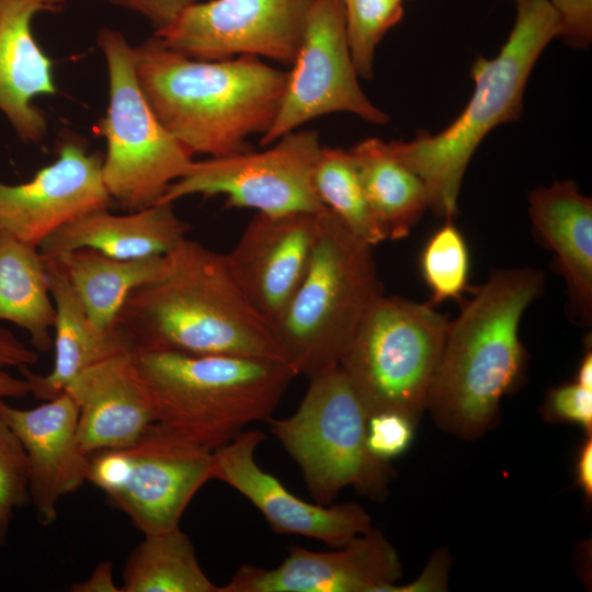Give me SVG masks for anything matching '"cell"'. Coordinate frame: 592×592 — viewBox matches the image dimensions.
<instances>
[{"label": "cell", "mask_w": 592, "mask_h": 592, "mask_svg": "<svg viewBox=\"0 0 592 592\" xmlns=\"http://www.w3.org/2000/svg\"><path fill=\"white\" fill-rule=\"evenodd\" d=\"M116 325L133 352L170 351L288 363L274 327L247 299L226 254L187 237L151 282L128 297Z\"/></svg>", "instance_id": "1"}, {"label": "cell", "mask_w": 592, "mask_h": 592, "mask_svg": "<svg viewBox=\"0 0 592 592\" xmlns=\"http://www.w3.org/2000/svg\"><path fill=\"white\" fill-rule=\"evenodd\" d=\"M139 86L162 125L189 150L220 157L250 150L278 112L287 72L259 57L200 60L159 37L134 47Z\"/></svg>", "instance_id": "2"}, {"label": "cell", "mask_w": 592, "mask_h": 592, "mask_svg": "<svg viewBox=\"0 0 592 592\" xmlns=\"http://www.w3.org/2000/svg\"><path fill=\"white\" fill-rule=\"evenodd\" d=\"M543 288L538 270L492 271L448 322L426 401L441 429L471 440L494 422L502 397L523 374L521 319Z\"/></svg>", "instance_id": "3"}, {"label": "cell", "mask_w": 592, "mask_h": 592, "mask_svg": "<svg viewBox=\"0 0 592 592\" xmlns=\"http://www.w3.org/2000/svg\"><path fill=\"white\" fill-rule=\"evenodd\" d=\"M514 26L499 54L476 58L473 94L463 112L435 135L419 134L410 141H390L392 153L425 184L430 207L452 221L466 168L483 138L496 126L520 117L530 73L559 23L548 0H511Z\"/></svg>", "instance_id": "4"}, {"label": "cell", "mask_w": 592, "mask_h": 592, "mask_svg": "<svg viewBox=\"0 0 592 592\" xmlns=\"http://www.w3.org/2000/svg\"><path fill=\"white\" fill-rule=\"evenodd\" d=\"M156 423L206 449L266 421L297 373L283 362L170 351L135 353Z\"/></svg>", "instance_id": "5"}, {"label": "cell", "mask_w": 592, "mask_h": 592, "mask_svg": "<svg viewBox=\"0 0 592 592\" xmlns=\"http://www.w3.org/2000/svg\"><path fill=\"white\" fill-rule=\"evenodd\" d=\"M379 295L373 247L326 208L307 271L274 327L297 375L311 378L339 365Z\"/></svg>", "instance_id": "6"}, {"label": "cell", "mask_w": 592, "mask_h": 592, "mask_svg": "<svg viewBox=\"0 0 592 592\" xmlns=\"http://www.w3.org/2000/svg\"><path fill=\"white\" fill-rule=\"evenodd\" d=\"M309 380L293 414L266 422L298 465L311 498L330 505L352 487L373 501L385 500L395 470L369 451L368 414L345 373L337 365Z\"/></svg>", "instance_id": "7"}, {"label": "cell", "mask_w": 592, "mask_h": 592, "mask_svg": "<svg viewBox=\"0 0 592 592\" xmlns=\"http://www.w3.org/2000/svg\"><path fill=\"white\" fill-rule=\"evenodd\" d=\"M448 322L430 305L400 296L373 301L339 364L368 417L396 412L418 423Z\"/></svg>", "instance_id": "8"}, {"label": "cell", "mask_w": 592, "mask_h": 592, "mask_svg": "<svg viewBox=\"0 0 592 592\" xmlns=\"http://www.w3.org/2000/svg\"><path fill=\"white\" fill-rule=\"evenodd\" d=\"M98 45L106 61L109 104L95 129L106 141L102 174L112 197L128 210L157 204L193 162V152L159 121L136 76L134 47L103 27Z\"/></svg>", "instance_id": "9"}, {"label": "cell", "mask_w": 592, "mask_h": 592, "mask_svg": "<svg viewBox=\"0 0 592 592\" xmlns=\"http://www.w3.org/2000/svg\"><path fill=\"white\" fill-rule=\"evenodd\" d=\"M87 480L144 535L164 532L212 480V451L155 422L134 443L91 454Z\"/></svg>", "instance_id": "10"}, {"label": "cell", "mask_w": 592, "mask_h": 592, "mask_svg": "<svg viewBox=\"0 0 592 592\" xmlns=\"http://www.w3.org/2000/svg\"><path fill=\"white\" fill-rule=\"evenodd\" d=\"M322 145L311 129L285 134L263 151L252 149L194 161L158 203L191 195L226 197L228 207L278 215L319 213L327 207L314 184Z\"/></svg>", "instance_id": "11"}, {"label": "cell", "mask_w": 592, "mask_h": 592, "mask_svg": "<svg viewBox=\"0 0 592 592\" xmlns=\"http://www.w3.org/2000/svg\"><path fill=\"white\" fill-rule=\"evenodd\" d=\"M285 92L260 144L270 146L319 116L346 112L383 125L388 115L358 83L345 27L344 0H312Z\"/></svg>", "instance_id": "12"}, {"label": "cell", "mask_w": 592, "mask_h": 592, "mask_svg": "<svg viewBox=\"0 0 592 592\" xmlns=\"http://www.w3.org/2000/svg\"><path fill=\"white\" fill-rule=\"evenodd\" d=\"M312 0H209L193 3L155 32L171 49L200 60L238 56L293 64Z\"/></svg>", "instance_id": "13"}, {"label": "cell", "mask_w": 592, "mask_h": 592, "mask_svg": "<svg viewBox=\"0 0 592 592\" xmlns=\"http://www.w3.org/2000/svg\"><path fill=\"white\" fill-rule=\"evenodd\" d=\"M103 157L83 141L66 137L57 158L20 184L0 180V230L29 244H39L54 231L112 197L102 174Z\"/></svg>", "instance_id": "14"}, {"label": "cell", "mask_w": 592, "mask_h": 592, "mask_svg": "<svg viewBox=\"0 0 592 592\" xmlns=\"http://www.w3.org/2000/svg\"><path fill=\"white\" fill-rule=\"evenodd\" d=\"M264 439L260 431H242L214 449L212 479L229 485L246 497L273 532L315 538L337 548L373 527L371 516L362 505L307 502L263 470L255 460V451Z\"/></svg>", "instance_id": "15"}, {"label": "cell", "mask_w": 592, "mask_h": 592, "mask_svg": "<svg viewBox=\"0 0 592 592\" xmlns=\"http://www.w3.org/2000/svg\"><path fill=\"white\" fill-rule=\"evenodd\" d=\"M334 549L293 546L275 568L242 565L218 592H388L402 574L397 550L375 527Z\"/></svg>", "instance_id": "16"}, {"label": "cell", "mask_w": 592, "mask_h": 592, "mask_svg": "<svg viewBox=\"0 0 592 592\" xmlns=\"http://www.w3.org/2000/svg\"><path fill=\"white\" fill-rule=\"evenodd\" d=\"M320 213H257L225 253L240 289L273 327L307 271Z\"/></svg>", "instance_id": "17"}, {"label": "cell", "mask_w": 592, "mask_h": 592, "mask_svg": "<svg viewBox=\"0 0 592 592\" xmlns=\"http://www.w3.org/2000/svg\"><path fill=\"white\" fill-rule=\"evenodd\" d=\"M79 409L64 391L31 409L0 398V417L21 441L27 457L30 501L43 525L57 517L59 501L88 481L89 458L78 437Z\"/></svg>", "instance_id": "18"}, {"label": "cell", "mask_w": 592, "mask_h": 592, "mask_svg": "<svg viewBox=\"0 0 592 592\" xmlns=\"http://www.w3.org/2000/svg\"><path fill=\"white\" fill-rule=\"evenodd\" d=\"M65 391L78 405V437L88 455L127 446L156 422L152 399L134 352L83 369Z\"/></svg>", "instance_id": "19"}, {"label": "cell", "mask_w": 592, "mask_h": 592, "mask_svg": "<svg viewBox=\"0 0 592 592\" xmlns=\"http://www.w3.org/2000/svg\"><path fill=\"white\" fill-rule=\"evenodd\" d=\"M43 11H52L44 0H0V112L25 143H39L47 133L34 99L57 92L53 61L32 30Z\"/></svg>", "instance_id": "20"}, {"label": "cell", "mask_w": 592, "mask_h": 592, "mask_svg": "<svg viewBox=\"0 0 592 592\" xmlns=\"http://www.w3.org/2000/svg\"><path fill=\"white\" fill-rule=\"evenodd\" d=\"M191 225L172 203H157L125 215L107 208L89 212L60 227L38 247L44 259L79 249H92L123 259L161 257L186 238Z\"/></svg>", "instance_id": "21"}, {"label": "cell", "mask_w": 592, "mask_h": 592, "mask_svg": "<svg viewBox=\"0 0 592 592\" xmlns=\"http://www.w3.org/2000/svg\"><path fill=\"white\" fill-rule=\"evenodd\" d=\"M528 214L537 237L555 253L570 314L591 325L592 200L572 181H556L530 193Z\"/></svg>", "instance_id": "22"}, {"label": "cell", "mask_w": 592, "mask_h": 592, "mask_svg": "<svg viewBox=\"0 0 592 592\" xmlns=\"http://www.w3.org/2000/svg\"><path fill=\"white\" fill-rule=\"evenodd\" d=\"M44 261L55 307L54 364L46 375L35 374L31 368H23L20 373L29 382L31 395L47 401L61 395L83 369L111 356L133 352V349L118 325L109 330L98 328L88 317L57 261Z\"/></svg>", "instance_id": "23"}, {"label": "cell", "mask_w": 592, "mask_h": 592, "mask_svg": "<svg viewBox=\"0 0 592 592\" xmlns=\"http://www.w3.org/2000/svg\"><path fill=\"white\" fill-rule=\"evenodd\" d=\"M350 152L368 204L386 239L407 237L430 207L423 181L382 139H364Z\"/></svg>", "instance_id": "24"}, {"label": "cell", "mask_w": 592, "mask_h": 592, "mask_svg": "<svg viewBox=\"0 0 592 592\" xmlns=\"http://www.w3.org/2000/svg\"><path fill=\"white\" fill-rule=\"evenodd\" d=\"M0 320L24 330L34 350L53 348L55 307L37 247L0 230Z\"/></svg>", "instance_id": "25"}, {"label": "cell", "mask_w": 592, "mask_h": 592, "mask_svg": "<svg viewBox=\"0 0 592 592\" xmlns=\"http://www.w3.org/2000/svg\"><path fill=\"white\" fill-rule=\"evenodd\" d=\"M90 320L100 329L116 326L130 294L155 280L163 255L123 260L92 249H79L56 259Z\"/></svg>", "instance_id": "26"}, {"label": "cell", "mask_w": 592, "mask_h": 592, "mask_svg": "<svg viewBox=\"0 0 592 592\" xmlns=\"http://www.w3.org/2000/svg\"><path fill=\"white\" fill-rule=\"evenodd\" d=\"M119 592H218L203 571L193 543L180 526L153 534L135 547Z\"/></svg>", "instance_id": "27"}, {"label": "cell", "mask_w": 592, "mask_h": 592, "mask_svg": "<svg viewBox=\"0 0 592 592\" xmlns=\"http://www.w3.org/2000/svg\"><path fill=\"white\" fill-rule=\"evenodd\" d=\"M314 184L322 204L354 236L372 247L386 240L368 204L350 150L322 147Z\"/></svg>", "instance_id": "28"}, {"label": "cell", "mask_w": 592, "mask_h": 592, "mask_svg": "<svg viewBox=\"0 0 592 592\" xmlns=\"http://www.w3.org/2000/svg\"><path fill=\"white\" fill-rule=\"evenodd\" d=\"M421 273L431 291V307L447 299H460L467 289L469 254L460 231L446 221L424 246Z\"/></svg>", "instance_id": "29"}, {"label": "cell", "mask_w": 592, "mask_h": 592, "mask_svg": "<svg viewBox=\"0 0 592 592\" xmlns=\"http://www.w3.org/2000/svg\"><path fill=\"white\" fill-rule=\"evenodd\" d=\"M345 27L358 77L373 75L377 45L403 15L401 0H344Z\"/></svg>", "instance_id": "30"}, {"label": "cell", "mask_w": 592, "mask_h": 592, "mask_svg": "<svg viewBox=\"0 0 592 592\" xmlns=\"http://www.w3.org/2000/svg\"><path fill=\"white\" fill-rule=\"evenodd\" d=\"M29 501L30 477L25 449L0 417V547L5 544L14 511Z\"/></svg>", "instance_id": "31"}, {"label": "cell", "mask_w": 592, "mask_h": 592, "mask_svg": "<svg viewBox=\"0 0 592 592\" xmlns=\"http://www.w3.org/2000/svg\"><path fill=\"white\" fill-rule=\"evenodd\" d=\"M542 412L546 420L577 424L592 434V389L576 382L553 387L545 395Z\"/></svg>", "instance_id": "32"}, {"label": "cell", "mask_w": 592, "mask_h": 592, "mask_svg": "<svg viewBox=\"0 0 592 592\" xmlns=\"http://www.w3.org/2000/svg\"><path fill=\"white\" fill-rule=\"evenodd\" d=\"M415 424L396 412H380L368 417L367 446L379 459L389 462L410 446Z\"/></svg>", "instance_id": "33"}, {"label": "cell", "mask_w": 592, "mask_h": 592, "mask_svg": "<svg viewBox=\"0 0 592 592\" xmlns=\"http://www.w3.org/2000/svg\"><path fill=\"white\" fill-rule=\"evenodd\" d=\"M38 361V352L24 344L10 330L0 327V398H23L31 395L29 382L10 371L30 368Z\"/></svg>", "instance_id": "34"}, {"label": "cell", "mask_w": 592, "mask_h": 592, "mask_svg": "<svg viewBox=\"0 0 592 592\" xmlns=\"http://www.w3.org/2000/svg\"><path fill=\"white\" fill-rule=\"evenodd\" d=\"M559 23V35L568 45L587 48L592 41V0H548Z\"/></svg>", "instance_id": "35"}, {"label": "cell", "mask_w": 592, "mask_h": 592, "mask_svg": "<svg viewBox=\"0 0 592 592\" xmlns=\"http://www.w3.org/2000/svg\"><path fill=\"white\" fill-rule=\"evenodd\" d=\"M112 4L144 15L158 32L172 23L196 0H107Z\"/></svg>", "instance_id": "36"}, {"label": "cell", "mask_w": 592, "mask_h": 592, "mask_svg": "<svg viewBox=\"0 0 592 592\" xmlns=\"http://www.w3.org/2000/svg\"><path fill=\"white\" fill-rule=\"evenodd\" d=\"M448 569V554L440 549L431 556L428 565L414 581L405 585L395 584L388 592L446 591Z\"/></svg>", "instance_id": "37"}, {"label": "cell", "mask_w": 592, "mask_h": 592, "mask_svg": "<svg viewBox=\"0 0 592 592\" xmlns=\"http://www.w3.org/2000/svg\"><path fill=\"white\" fill-rule=\"evenodd\" d=\"M72 592H119L113 576V563L111 561H100L91 574L83 581L71 585Z\"/></svg>", "instance_id": "38"}, {"label": "cell", "mask_w": 592, "mask_h": 592, "mask_svg": "<svg viewBox=\"0 0 592 592\" xmlns=\"http://www.w3.org/2000/svg\"><path fill=\"white\" fill-rule=\"evenodd\" d=\"M576 483L588 502L592 501V434H587L579 446L574 464Z\"/></svg>", "instance_id": "39"}, {"label": "cell", "mask_w": 592, "mask_h": 592, "mask_svg": "<svg viewBox=\"0 0 592 592\" xmlns=\"http://www.w3.org/2000/svg\"><path fill=\"white\" fill-rule=\"evenodd\" d=\"M574 382L580 386L592 389V352L591 348L585 351L584 356L582 357Z\"/></svg>", "instance_id": "40"}, {"label": "cell", "mask_w": 592, "mask_h": 592, "mask_svg": "<svg viewBox=\"0 0 592 592\" xmlns=\"http://www.w3.org/2000/svg\"><path fill=\"white\" fill-rule=\"evenodd\" d=\"M46 4L52 9L53 12H56L59 10V8L67 1V0H44Z\"/></svg>", "instance_id": "41"}, {"label": "cell", "mask_w": 592, "mask_h": 592, "mask_svg": "<svg viewBox=\"0 0 592 592\" xmlns=\"http://www.w3.org/2000/svg\"><path fill=\"white\" fill-rule=\"evenodd\" d=\"M402 1V0H401Z\"/></svg>", "instance_id": "42"}]
</instances>
